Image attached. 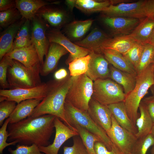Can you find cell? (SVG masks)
<instances>
[{"label": "cell", "mask_w": 154, "mask_h": 154, "mask_svg": "<svg viewBox=\"0 0 154 154\" xmlns=\"http://www.w3.org/2000/svg\"><path fill=\"white\" fill-rule=\"evenodd\" d=\"M56 117L50 114L29 117L19 122L9 123L7 140L10 142L16 141L20 145L47 146L50 144Z\"/></svg>", "instance_id": "cell-1"}, {"label": "cell", "mask_w": 154, "mask_h": 154, "mask_svg": "<svg viewBox=\"0 0 154 154\" xmlns=\"http://www.w3.org/2000/svg\"><path fill=\"white\" fill-rule=\"evenodd\" d=\"M75 77L70 76L69 73L64 80L54 79L48 82V87L45 97L30 117H35L50 114L58 118L67 125L64 104L67 94Z\"/></svg>", "instance_id": "cell-2"}, {"label": "cell", "mask_w": 154, "mask_h": 154, "mask_svg": "<svg viewBox=\"0 0 154 154\" xmlns=\"http://www.w3.org/2000/svg\"><path fill=\"white\" fill-rule=\"evenodd\" d=\"M154 64L152 63L137 75L134 88L126 96L124 101L127 115L136 126V121L139 116L138 112L139 104L149 89L154 84Z\"/></svg>", "instance_id": "cell-3"}, {"label": "cell", "mask_w": 154, "mask_h": 154, "mask_svg": "<svg viewBox=\"0 0 154 154\" xmlns=\"http://www.w3.org/2000/svg\"><path fill=\"white\" fill-rule=\"evenodd\" d=\"M64 109L67 125L72 129V126L74 124L80 125L97 136L108 150L111 149L113 143L106 131L91 119L87 111L78 110L66 102Z\"/></svg>", "instance_id": "cell-4"}, {"label": "cell", "mask_w": 154, "mask_h": 154, "mask_svg": "<svg viewBox=\"0 0 154 154\" xmlns=\"http://www.w3.org/2000/svg\"><path fill=\"white\" fill-rule=\"evenodd\" d=\"M40 70L27 68L13 60L7 71L9 89L30 88L40 85L42 83L40 77Z\"/></svg>", "instance_id": "cell-5"}, {"label": "cell", "mask_w": 154, "mask_h": 154, "mask_svg": "<svg viewBox=\"0 0 154 154\" xmlns=\"http://www.w3.org/2000/svg\"><path fill=\"white\" fill-rule=\"evenodd\" d=\"M93 81L86 74L75 76L65 102L77 109L87 111L93 93Z\"/></svg>", "instance_id": "cell-6"}, {"label": "cell", "mask_w": 154, "mask_h": 154, "mask_svg": "<svg viewBox=\"0 0 154 154\" xmlns=\"http://www.w3.org/2000/svg\"><path fill=\"white\" fill-rule=\"evenodd\" d=\"M126 95L120 85L110 78L93 82L92 98L106 106L124 102Z\"/></svg>", "instance_id": "cell-7"}, {"label": "cell", "mask_w": 154, "mask_h": 154, "mask_svg": "<svg viewBox=\"0 0 154 154\" xmlns=\"http://www.w3.org/2000/svg\"><path fill=\"white\" fill-rule=\"evenodd\" d=\"M48 87V83H42L37 86L30 88L1 89L0 102L5 100L13 101L18 104L28 99H42L45 97Z\"/></svg>", "instance_id": "cell-8"}, {"label": "cell", "mask_w": 154, "mask_h": 154, "mask_svg": "<svg viewBox=\"0 0 154 154\" xmlns=\"http://www.w3.org/2000/svg\"><path fill=\"white\" fill-rule=\"evenodd\" d=\"M111 127L106 133L112 143L124 154L131 153L137 140L135 135L121 127L113 116Z\"/></svg>", "instance_id": "cell-9"}, {"label": "cell", "mask_w": 154, "mask_h": 154, "mask_svg": "<svg viewBox=\"0 0 154 154\" xmlns=\"http://www.w3.org/2000/svg\"><path fill=\"white\" fill-rule=\"evenodd\" d=\"M146 0L131 3H122L111 5L101 12L102 15L108 17H121L138 19L146 17L144 6Z\"/></svg>", "instance_id": "cell-10"}, {"label": "cell", "mask_w": 154, "mask_h": 154, "mask_svg": "<svg viewBox=\"0 0 154 154\" xmlns=\"http://www.w3.org/2000/svg\"><path fill=\"white\" fill-rule=\"evenodd\" d=\"M47 37L50 42L58 43L64 47L69 53L65 63L68 65L73 60L90 54L92 50L82 48L73 43L58 29H54L46 33Z\"/></svg>", "instance_id": "cell-11"}, {"label": "cell", "mask_w": 154, "mask_h": 154, "mask_svg": "<svg viewBox=\"0 0 154 154\" xmlns=\"http://www.w3.org/2000/svg\"><path fill=\"white\" fill-rule=\"evenodd\" d=\"M102 22L114 37L129 35L140 23L141 20L121 17L102 15Z\"/></svg>", "instance_id": "cell-12"}, {"label": "cell", "mask_w": 154, "mask_h": 154, "mask_svg": "<svg viewBox=\"0 0 154 154\" xmlns=\"http://www.w3.org/2000/svg\"><path fill=\"white\" fill-rule=\"evenodd\" d=\"M55 134L53 143L46 146L38 147L40 151L45 154H58L64 143L72 137L79 135L76 130L72 129L56 117L54 121Z\"/></svg>", "instance_id": "cell-13"}, {"label": "cell", "mask_w": 154, "mask_h": 154, "mask_svg": "<svg viewBox=\"0 0 154 154\" xmlns=\"http://www.w3.org/2000/svg\"><path fill=\"white\" fill-rule=\"evenodd\" d=\"M31 38L35 47L42 65L46 56L50 43L47 37L46 26L43 20L38 16L31 20Z\"/></svg>", "instance_id": "cell-14"}, {"label": "cell", "mask_w": 154, "mask_h": 154, "mask_svg": "<svg viewBox=\"0 0 154 154\" xmlns=\"http://www.w3.org/2000/svg\"><path fill=\"white\" fill-rule=\"evenodd\" d=\"M87 112L91 119L106 132L112 124V113L108 107L102 104L92 97L88 105Z\"/></svg>", "instance_id": "cell-15"}, {"label": "cell", "mask_w": 154, "mask_h": 154, "mask_svg": "<svg viewBox=\"0 0 154 154\" xmlns=\"http://www.w3.org/2000/svg\"><path fill=\"white\" fill-rule=\"evenodd\" d=\"M88 69L86 73L93 82L99 79L110 78L109 63L104 55L92 51Z\"/></svg>", "instance_id": "cell-16"}, {"label": "cell", "mask_w": 154, "mask_h": 154, "mask_svg": "<svg viewBox=\"0 0 154 154\" xmlns=\"http://www.w3.org/2000/svg\"><path fill=\"white\" fill-rule=\"evenodd\" d=\"M6 55L30 69H40L42 65L36 49L33 43L27 47L13 50Z\"/></svg>", "instance_id": "cell-17"}, {"label": "cell", "mask_w": 154, "mask_h": 154, "mask_svg": "<svg viewBox=\"0 0 154 154\" xmlns=\"http://www.w3.org/2000/svg\"><path fill=\"white\" fill-rule=\"evenodd\" d=\"M69 53L62 45L54 42H50L46 58L40 70V74L45 76L53 72L61 58Z\"/></svg>", "instance_id": "cell-18"}, {"label": "cell", "mask_w": 154, "mask_h": 154, "mask_svg": "<svg viewBox=\"0 0 154 154\" xmlns=\"http://www.w3.org/2000/svg\"><path fill=\"white\" fill-rule=\"evenodd\" d=\"M36 16L47 22L51 26L58 29L66 24L68 18L64 11L48 5L41 8Z\"/></svg>", "instance_id": "cell-19"}, {"label": "cell", "mask_w": 154, "mask_h": 154, "mask_svg": "<svg viewBox=\"0 0 154 154\" xmlns=\"http://www.w3.org/2000/svg\"><path fill=\"white\" fill-rule=\"evenodd\" d=\"M26 19L22 17L19 21L6 28L0 37V60L12 51L13 45L15 36Z\"/></svg>", "instance_id": "cell-20"}, {"label": "cell", "mask_w": 154, "mask_h": 154, "mask_svg": "<svg viewBox=\"0 0 154 154\" xmlns=\"http://www.w3.org/2000/svg\"><path fill=\"white\" fill-rule=\"evenodd\" d=\"M16 7L22 17L31 21L42 7L50 5L58 4V1L48 2L42 0H15Z\"/></svg>", "instance_id": "cell-21"}, {"label": "cell", "mask_w": 154, "mask_h": 154, "mask_svg": "<svg viewBox=\"0 0 154 154\" xmlns=\"http://www.w3.org/2000/svg\"><path fill=\"white\" fill-rule=\"evenodd\" d=\"M42 99H33L25 100L17 104L9 118V123L19 122L30 117L35 108Z\"/></svg>", "instance_id": "cell-22"}, {"label": "cell", "mask_w": 154, "mask_h": 154, "mask_svg": "<svg viewBox=\"0 0 154 154\" xmlns=\"http://www.w3.org/2000/svg\"><path fill=\"white\" fill-rule=\"evenodd\" d=\"M110 37L102 30L95 28L85 38L74 43L82 48L91 50L97 53H101L100 50L101 44Z\"/></svg>", "instance_id": "cell-23"}, {"label": "cell", "mask_w": 154, "mask_h": 154, "mask_svg": "<svg viewBox=\"0 0 154 154\" xmlns=\"http://www.w3.org/2000/svg\"><path fill=\"white\" fill-rule=\"evenodd\" d=\"M101 52L109 63L115 68L137 75L133 66L122 54L108 49L102 48Z\"/></svg>", "instance_id": "cell-24"}, {"label": "cell", "mask_w": 154, "mask_h": 154, "mask_svg": "<svg viewBox=\"0 0 154 154\" xmlns=\"http://www.w3.org/2000/svg\"><path fill=\"white\" fill-rule=\"evenodd\" d=\"M118 124L122 127L135 134L137 129L130 120L127 112L124 102L107 106Z\"/></svg>", "instance_id": "cell-25"}, {"label": "cell", "mask_w": 154, "mask_h": 154, "mask_svg": "<svg viewBox=\"0 0 154 154\" xmlns=\"http://www.w3.org/2000/svg\"><path fill=\"white\" fill-rule=\"evenodd\" d=\"M110 78L122 86L126 96L134 88L137 75L118 69L111 65L110 66Z\"/></svg>", "instance_id": "cell-26"}, {"label": "cell", "mask_w": 154, "mask_h": 154, "mask_svg": "<svg viewBox=\"0 0 154 154\" xmlns=\"http://www.w3.org/2000/svg\"><path fill=\"white\" fill-rule=\"evenodd\" d=\"M94 21L92 19L74 21L67 24L64 30L66 36L71 41H79L89 30Z\"/></svg>", "instance_id": "cell-27"}, {"label": "cell", "mask_w": 154, "mask_h": 154, "mask_svg": "<svg viewBox=\"0 0 154 154\" xmlns=\"http://www.w3.org/2000/svg\"><path fill=\"white\" fill-rule=\"evenodd\" d=\"M135 42L128 35L110 37L102 42L100 50L102 48L111 49L123 55L130 49Z\"/></svg>", "instance_id": "cell-28"}, {"label": "cell", "mask_w": 154, "mask_h": 154, "mask_svg": "<svg viewBox=\"0 0 154 154\" xmlns=\"http://www.w3.org/2000/svg\"><path fill=\"white\" fill-rule=\"evenodd\" d=\"M154 28V21L146 17L128 35L134 41L143 44L148 43L150 36Z\"/></svg>", "instance_id": "cell-29"}, {"label": "cell", "mask_w": 154, "mask_h": 154, "mask_svg": "<svg viewBox=\"0 0 154 154\" xmlns=\"http://www.w3.org/2000/svg\"><path fill=\"white\" fill-rule=\"evenodd\" d=\"M139 109L140 115L136 122L137 132L135 135L137 139L150 133L154 123L146 106L142 101L139 104Z\"/></svg>", "instance_id": "cell-30"}, {"label": "cell", "mask_w": 154, "mask_h": 154, "mask_svg": "<svg viewBox=\"0 0 154 154\" xmlns=\"http://www.w3.org/2000/svg\"><path fill=\"white\" fill-rule=\"evenodd\" d=\"M111 4H114V0H77L75 7L84 13L90 14L101 12Z\"/></svg>", "instance_id": "cell-31"}, {"label": "cell", "mask_w": 154, "mask_h": 154, "mask_svg": "<svg viewBox=\"0 0 154 154\" xmlns=\"http://www.w3.org/2000/svg\"><path fill=\"white\" fill-rule=\"evenodd\" d=\"M72 129L76 130L81 137L87 150L88 154H96L94 149V145L97 141H101L96 135L77 124L72 126Z\"/></svg>", "instance_id": "cell-32"}, {"label": "cell", "mask_w": 154, "mask_h": 154, "mask_svg": "<svg viewBox=\"0 0 154 154\" xmlns=\"http://www.w3.org/2000/svg\"><path fill=\"white\" fill-rule=\"evenodd\" d=\"M90 54L84 57L76 59L69 63L68 69L70 76L75 77L86 73L91 57Z\"/></svg>", "instance_id": "cell-33"}, {"label": "cell", "mask_w": 154, "mask_h": 154, "mask_svg": "<svg viewBox=\"0 0 154 154\" xmlns=\"http://www.w3.org/2000/svg\"><path fill=\"white\" fill-rule=\"evenodd\" d=\"M154 55V46L147 43L144 45L138 64L135 69L137 75L142 73L152 63Z\"/></svg>", "instance_id": "cell-34"}, {"label": "cell", "mask_w": 154, "mask_h": 154, "mask_svg": "<svg viewBox=\"0 0 154 154\" xmlns=\"http://www.w3.org/2000/svg\"><path fill=\"white\" fill-rule=\"evenodd\" d=\"M154 145V135L150 133L139 138L134 145L131 154H146L149 149Z\"/></svg>", "instance_id": "cell-35"}, {"label": "cell", "mask_w": 154, "mask_h": 154, "mask_svg": "<svg viewBox=\"0 0 154 154\" xmlns=\"http://www.w3.org/2000/svg\"><path fill=\"white\" fill-rule=\"evenodd\" d=\"M22 17L20 12L16 8L0 12V27L7 28L19 20Z\"/></svg>", "instance_id": "cell-36"}, {"label": "cell", "mask_w": 154, "mask_h": 154, "mask_svg": "<svg viewBox=\"0 0 154 154\" xmlns=\"http://www.w3.org/2000/svg\"><path fill=\"white\" fill-rule=\"evenodd\" d=\"M145 44L135 42L130 49L123 54L132 64L135 70L139 62Z\"/></svg>", "instance_id": "cell-37"}, {"label": "cell", "mask_w": 154, "mask_h": 154, "mask_svg": "<svg viewBox=\"0 0 154 154\" xmlns=\"http://www.w3.org/2000/svg\"><path fill=\"white\" fill-rule=\"evenodd\" d=\"M13 60L7 55L4 56L0 60V85L1 89H9L7 80L8 68Z\"/></svg>", "instance_id": "cell-38"}, {"label": "cell", "mask_w": 154, "mask_h": 154, "mask_svg": "<svg viewBox=\"0 0 154 154\" xmlns=\"http://www.w3.org/2000/svg\"><path fill=\"white\" fill-rule=\"evenodd\" d=\"M73 144L71 147L64 146L63 154H88L86 149L79 135L73 137Z\"/></svg>", "instance_id": "cell-39"}, {"label": "cell", "mask_w": 154, "mask_h": 154, "mask_svg": "<svg viewBox=\"0 0 154 154\" xmlns=\"http://www.w3.org/2000/svg\"><path fill=\"white\" fill-rule=\"evenodd\" d=\"M0 125L9 118L15 109L17 104L13 101L5 100L0 102Z\"/></svg>", "instance_id": "cell-40"}, {"label": "cell", "mask_w": 154, "mask_h": 154, "mask_svg": "<svg viewBox=\"0 0 154 154\" xmlns=\"http://www.w3.org/2000/svg\"><path fill=\"white\" fill-rule=\"evenodd\" d=\"M8 150L10 154H44L40 151L38 146L35 144L30 145L18 144L15 149L9 148Z\"/></svg>", "instance_id": "cell-41"}, {"label": "cell", "mask_w": 154, "mask_h": 154, "mask_svg": "<svg viewBox=\"0 0 154 154\" xmlns=\"http://www.w3.org/2000/svg\"><path fill=\"white\" fill-rule=\"evenodd\" d=\"M9 123V117L6 119L0 129V154H2L4 149L11 145H15L17 143L16 141L9 143L7 142L9 136L7 130L8 125Z\"/></svg>", "instance_id": "cell-42"}, {"label": "cell", "mask_w": 154, "mask_h": 154, "mask_svg": "<svg viewBox=\"0 0 154 154\" xmlns=\"http://www.w3.org/2000/svg\"><path fill=\"white\" fill-rule=\"evenodd\" d=\"M94 149L96 154H124L114 143L111 149L109 150L102 142L97 141L95 143Z\"/></svg>", "instance_id": "cell-43"}, {"label": "cell", "mask_w": 154, "mask_h": 154, "mask_svg": "<svg viewBox=\"0 0 154 154\" xmlns=\"http://www.w3.org/2000/svg\"><path fill=\"white\" fill-rule=\"evenodd\" d=\"M30 21L26 20L17 33L15 38L21 37L31 38Z\"/></svg>", "instance_id": "cell-44"}, {"label": "cell", "mask_w": 154, "mask_h": 154, "mask_svg": "<svg viewBox=\"0 0 154 154\" xmlns=\"http://www.w3.org/2000/svg\"><path fill=\"white\" fill-rule=\"evenodd\" d=\"M32 44L31 38L21 37L15 38L13 45L12 50L27 47Z\"/></svg>", "instance_id": "cell-45"}, {"label": "cell", "mask_w": 154, "mask_h": 154, "mask_svg": "<svg viewBox=\"0 0 154 154\" xmlns=\"http://www.w3.org/2000/svg\"><path fill=\"white\" fill-rule=\"evenodd\" d=\"M142 101L146 106L149 114L154 123V97L153 96L145 98Z\"/></svg>", "instance_id": "cell-46"}, {"label": "cell", "mask_w": 154, "mask_h": 154, "mask_svg": "<svg viewBox=\"0 0 154 154\" xmlns=\"http://www.w3.org/2000/svg\"><path fill=\"white\" fill-rule=\"evenodd\" d=\"M144 10L146 17L154 21V0H146Z\"/></svg>", "instance_id": "cell-47"}, {"label": "cell", "mask_w": 154, "mask_h": 154, "mask_svg": "<svg viewBox=\"0 0 154 154\" xmlns=\"http://www.w3.org/2000/svg\"><path fill=\"white\" fill-rule=\"evenodd\" d=\"M15 8H16L15 0H0V12L6 11Z\"/></svg>", "instance_id": "cell-48"}, {"label": "cell", "mask_w": 154, "mask_h": 154, "mask_svg": "<svg viewBox=\"0 0 154 154\" xmlns=\"http://www.w3.org/2000/svg\"><path fill=\"white\" fill-rule=\"evenodd\" d=\"M66 70L64 68L59 69L54 73V79L56 80H61L66 78L68 75Z\"/></svg>", "instance_id": "cell-49"}, {"label": "cell", "mask_w": 154, "mask_h": 154, "mask_svg": "<svg viewBox=\"0 0 154 154\" xmlns=\"http://www.w3.org/2000/svg\"><path fill=\"white\" fill-rule=\"evenodd\" d=\"M76 0H67L65 1V3L68 7L71 9H72L75 7Z\"/></svg>", "instance_id": "cell-50"}, {"label": "cell", "mask_w": 154, "mask_h": 154, "mask_svg": "<svg viewBox=\"0 0 154 154\" xmlns=\"http://www.w3.org/2000/svg\"><path fill=\"white\" fill-rule=\"evenodd\" d=\"M148 43L154 46V28L149 38Z\"/></svg>", "instance_id": "cell-51"}, {"label": "cell", "mask_w": 154, "mask_h": 154, "mask_svg": "<svg viewBox=\"0 0 154 154\" xmlns=\"http://www.w3.org/2000/svg\"><path fill=\"white\" fill-rule=\"evenodd\" d=\"M151 154H154V145L152 146L151 150Z\"/></svg>", "instance_id": "cell-52"}, {"label": "cell", "mask_w": 154, "mask_h": 154, "mask_svg": "<svg viewBox=\"0 0 154 154\" xmlns=\"http://www.w3.org/2000/svg\"><path fill=\"white\" fill-rule=\"evenodd\" d=\"M151 133L154 135V123L152 127Z\"/></svg>", "instance_id": "cell-53"}, {"label": "cell", "mask_w": 154, "mask_h": 154, "mask_svg": "<svg viewBox=\"0 0 154 154\" xmlns=\"http://www.w3.org/2000/svg\"><path fill=\"white\" fill-rule=\"evenodd\" d=\"M153 73H154V69ZM152 86H153V96L154 97V84Z\"/></svg>", "instance_id": "cell-54"}, {"label": "cell", "mask_w": 154, "mask_h": 154, "mask_svg": "<svg viewBox=\"0 0 154 154\" xmlns=\"http://www.w3.org/2000/svg\"><path fill=\"white\" fill-rule=\"evenodd\" d=\"M152 63H153L154 64V55L153 57L152 61Z\"/></svg>", "instance_id": "cell-55"}, {"label": "cell", "mask_w": 154, "mask_h": 154, "mask_svg": "<svg viewBox=\"0 0 154 154\" xmlns=\"http://www.w3.org/2000/svg\"><path fill=\"white\" fill-rule=\"evenodd\" d=\"M131 154V153H129V154Z\"/></svg>", "instance_id": "cell-56"}]
</instances>
